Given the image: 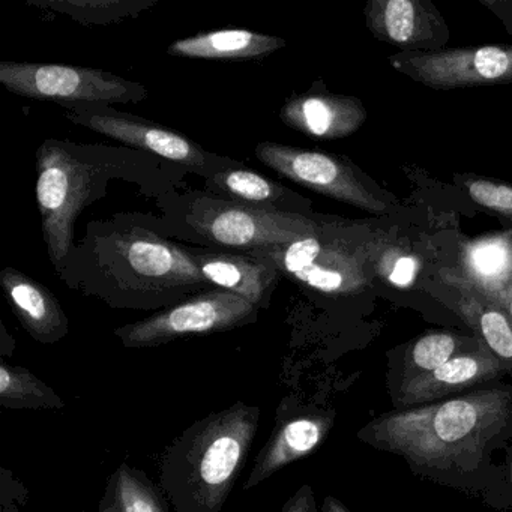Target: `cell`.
<instances>
[{"instance_id":"6da1fadb","label":"cell","mask_w":512,"mask_h":512,"mask_svg":"<svg viewBox=\"0 0 512 512\" xmlns=\"http://www.w3.org/2000/svg\"><path fill=\"white\" fill-rule=\"evenodd\" d=\"M505 389L472 392L440 404L389 413L365 428L364 440L419 467L448 470L475 460L511 415Z\"/></svg>"},{"instance_id":"7a4b0ae2","label":"cell","mask_w":512,"mask_h":512,"mask_svg":"<svg viewBox=\"0 0 512 512\" xmlns=\"http://www.w3.org/2000/svg\"><path fill=\"white\" fill-rule=\"evenodd\" d=\"M260 409L236 403L196 422L172 443L160 487L176 512H220L259 428Z\"/></svg>"},{"instance_id":"3957f363","label":"cell","mask_w":512,"mask_h":512,"mask_svg":"<svg viewBox=\"0 0 512 512\" xmlns=\"http://www.w3.org/2000/svg\"><path fill=\"white\" fill-rule=\"evenodd\" d=\"M0 83L19 97L67 104L137 103L148 97L140 83L95 68L0 62Z\"/></svg>"},{"instance_id":"277c9868","label":"cell","mask_w":512,"mask_h":512,"mask_svg":"<svg viewBox=\"0 0 512 512\" xmlns=\"http://www.w3.org/2000/svg\"><path fill=\"white\" fill-rule=\"evenodd\" d=\"M37 199L44 241L53 265L61 271L73 247L74 224L92 187L91 167L62 143L47 140L37 154Z\"/></svg>"},{"instance_id":"5b68a950","label":"cell","mask_w":512,"mask_h":512,"mask_svg":"<svg viewBox=\"0 0 512 512\" xmlns=\"http://www.w3.org/2000/svg\"><path fill=\"white\" fill-rule=\"evenodd\" d=\"M188 221L215 244L247 251L290 244L322 230L304 215L212 199L194 202Z\"/></svg>"},{"instance_id":"8992f818","label":"cell","mask_w":512,"mask_h":512,"mask_svg":"<svg viewBox=\"0 0 512 512\" xmlns=\"http://www.w3.org/2000/svg\"><path fill=\"white\" fill-rule=\"evenodd\" d=\"M257 160L289 181L304 185L338 202L371 214H386L388 200L346 158L305 151L281 143L263 142L256 148Z\"/></svg>"},{"instance_id":"52a82bcc","label":"cell","mask_w":512,"mask_h":512,"mask_svg":"<svg viewBox=\"0 0 512 512\" xmlns=\"http://www.w3.org/2000/svg\"><path fill=\"white\" fill-rule=\"evenodd\" d=\"M257 307L247 299L214 290L173 305L148 319L116 329L115 334L125 347L161 346L178 338L196 334L230 331L254 320Z\"/></svg>"},{"instance_id":"ba28073f","label":"cell","mask_w":512,"mask_h":512,"mask_svg":"<svg viewBox=\"0 0 512 512\" xmlns=\"http://www.w3.org/2000/svg\"><path fill=\"white\" fill-rule=\"evenodd\" d=\"M392 67L434 89L470 88L512 82V46L406 52Z\"/></svg>"},{"instance_id":"9c48e42d","label":"cell","mask_w":512,"mask_h":512,"mask_svg":"<svg viewBox=\"0 0 512 512\" xmlns=\"http://www.w3.org/2000/svg\"><path fill=\"white\" fill-rule=\"evenodd\" d=\"M64 107L68 119L95 133L118 140L124 145L160 155L166 160L184 164L190 169H202L205 166L206 158L202 149L184 134L136 116L110 112L104 106L67 104Z\"/></svg>"},{"instance_id":"30bf717a","label":"cell","mask_w":512,"mask_h":512,"mask_svg":"<svg viewBox=\"0 0 512 512\" xmlns=\"http://www.w3.org/2000/svg\"><path fill=\"white\" fill-rule=\"evenodd\" d=\"M503 371H505L503 362L496 358L488 347L481 344L472 352H463L454 356L451 361L430 373L404 380L400 389V401L404 406L431 403L437 398L457 394L478 383L496 379L503 374Z\"/></svg>"},{"instance_id":"8fae6325","label":"cell","mask_w":512,"mask_h":512,"mask_svg":"<svg viewBox=\"0 0 512 512\" xmlns=\"http://www.w3.org/2000/svg\"><path fill=\"white\" fill-rule=\"evenodd\" d=\"M368 28L379 40L412 50L434 47L446 41L440 35L445 23L425 2L415 0H376L365 10Z\"/></svg>"},{"instance_id":"7c38bea8","label":"cell","mask_w":512,"mask_h":512,"mask_svg":"<svg viewBox=\"0 0 512 512\" xmlns=\"http://www.w3.org/2000/svg\"><path fill=\"white\" fill-rule=\"evenodd\" d=\"M365 110L355 98L332 94H304L289 98L281 121L308 137L341 139L355 133L365 121Z\"/></svg>"},{"instance_id":"4fadbf2b","label":"cell","mask_w":512,"mask_h":512,"mask_svg":"<svg viewBox=\"0 0 512 512\" xmlns=\"http://www.w3.org/2000/svg\"><path fill=\"white\" fill-rule=\"evenodd\" d=\"M0 283L11 308L32 338L52 344L67 335V316L47 287L14 268L0 272Z\"/></svg>"},{"instance_id":"5bb4252c","label":"cell","mask_w":512,"mask_h":512,"mask_svg":"<svg viewBox=\"0 0 512 512\" xmlns=\"http://www.w3.org/2000/svg\"><path fill=\"white\" fill-rule=\"evenodd\" d=\"M331 425V418L325 415H298L281 419L280 424L275 425L271 439L257 455L256 464L245 481V490L257 487L287 464L316 451L331 430Z\"/></svg>"},{"instance_id":"9a60e30c","label":"cell","mask_w":512,"mask_h":512,"mask_svg":"<svg viewBox=\"0 0 512 512\" xmlns=\"http://www.w3.org/2000/svg\"><path fill=\"white\" fill-rule=\"evenodd\" d=\"M205 280L259 307L278 271L260 257L229 253L193 254Z\"/></svg>"},{"instance_id":"2e32d148","label":"cell","mask_w":512,"mask_h":512,"mask_svg":"<svg viewBox=\"0 0 512 512\" xmlns=\"http://www.w3.org/2000/svg\"><path fill=\"white\" fill-rule=\"evenodd\" d=\"M122 251L128 265L143 277L166 281L169 286L205 280L193 254L148 233H134L122 241Z\"/></svg>"},{"instance_id":"e0dca14e","label":"cell","mask_w":512,"mask_h":512,"mask_svg":"<svg viewBox=\"0 0 512 512\" xmlns=\"http://www.w3.org/2000/svg\"><path fill=\"white\" fill-rule=\"evenodd\" d=\"M286 41L245 29H224L176 41L169 55L208 61H244L271 55L283 49Z\"/></svg>"},{"instance_id":"ac0fdd59","label":"cell","mask_w":512,"mask_h":512,"mask_svg":"<svg viewBox=\"0 0 512 512\" xmlns=\"http://www.w3.org/2000/svg\"><path fill=\"white\" fill-rule=\"evenodd\" d=\"M467 274L482 289L491 293H502L512 284V235L485 236L467 245L463 254Z\"/></svg>"},{"instance_id":"d6986e66","label":"cell","mask_w":512,"mask_h":512,"mask_svg":"<svg viewBox=\"0 0 512 512\" xmlns=\"http://www.w3.org/2000/svg\"><path fill=\"white\" fill-rule=\"evenodd\" d=\"M106 499L115 512H169L166 500L148 476L128 464H122L107 485Z\"/></svg>"},{"instance_id":"ffe728a7","label":"cell","mask_w":512,"mask_h":512,"mask_svg":"<svg viewBox=\"0 0 512 512\" xmlns=\"http://www.w3.org/2000/svg\"><path fill=\"white\" fill-rule=\"evenodd\" d=\"M0 404L8 409H59L62 398L26 368L0 365Z\"/></svg>"},{"instance_id":"44dd1931","label":"cell","mask_w":512,"mask_h":512,"mask_svg":"<svg viewBox=\"0 0 512 512\" xmlns=\"http://www.w3.org/2000/svg\"><path fill=\"white\" fill-rule=\"evenodd\" d=\"M464 340L448 332H431L413 344L407 353L404 380L430 373L460 355Z\"/></svg>"},{"instance_id":"7402d4cb","label":"cell","mask_w":512,"mask_h":512,"mask_svg":"<svg viewBox=\"0 0 512 512\" xmlns=\"http://www.w3.org/2000/svg\"><path fill=\"white\" fill-rule=\"evenodd\" d=\"M212 182L224 193L244 202L277 205L290 193L283 185L248 170H227L215 175Z\"/></svg>"},{"instance_id":"603a6c76","label":"cell","mask_w":512,"mask_h":512,"mask_svg":"<svg viewBox=\"0 0 512 512\" xmlns=\"http://www.w3.org/2000/svg\"><path fill=\"white\" fill-rule=\"evenodd\" d=\"M41 7L52 8L58 13L70 14L76 19L86 22L106 23L122 16H130L134 11H142L148 7L146 2H119V0H97V2H77V0H56Z\"/></svg>"},{"instance_id":"cb8c5ba5","label":"cell","mask_w":512,"mask_h":512,"mask_svg":"<svg viewBox=\"0 0 512 512\" xmlns=\"http://www.w3.org/2000/svg\"><path fill=\"white\" fill-rule=\"evenodd\" d=\"M476 328L490 352L512 367V320L506 311L487 307L476 317Z\"/></svg>"},{"instance_id":"d4e9b609","label":"cell","mask_w":512,"mask_h":512,"mask_svg":"<svg viewBox=\"0 0 512 512\" xmlns=\"http://www.w3.org/2000/svg\"><path fill=\"white\" fill-rule=\"evenodd\" d=\"M461 184L476 205L512 221V185L482 178H463Z\"/></svg>"},{"instance_id":"484cf974","label":"cell","mask_w":512,"mask_h":512,"mask_svg":"<svg viewBox=\"0 0 512 512\" xmlns=\"http://www.w3.org/2000/svg\"><path fill=\"white\" fill-rule=\"evenodd\" d=\"M416 271H418V262L413 257L403 256L395 260L394 266L389 271L388 278L395 286L407 287L412 284Z\"/></svg>"},{"instance_id":"4316f807","label":"cell","mask_w":512,"mask_h":512,"mask_svg":"<svg viewBox=\"0 0 512 512\" xmlns=\"http://www.w3.org/2000/svg\"><path fill=\"white\" fill-rule=\"evenodd\" d=\"M281 512H317L313 488L304 485L284 505Z\"/></svg>"},{"instance_id":"83f0119b","label":"cell","mask_w":512,"mask_h":512,"mask_svg":"<svg viewBox=\"0 0 512 512\" xmlns=\"http://www.w3.org/2000/svg\"><path fill=\"white\" fill-rule=\"evenodd\" d=\"M320 512H349V509H347L340 500L328 496L325 502H323L322 511Z\"/></svg>"},{"instance_id":"f1b7e54d","label":"cell","mask_w":512,"mask_h":512,"mask_svg":"<svg viewBox=\"0 0 512 512\" xmlns=\"http://www.w3.org/2000/svg\"><path fill=\"white\" fill-rule=\"evenodd\" d=\"M500 304H502L503 311H506V313H508L509 319L512 320V284L508 287V290H506L502 301H500Z\"/></svg>"},{"instance_id":"f546056e","label":"cell","mask_w":512,"mask_h":512,"mask_svg":"<svg viewBox=\"0 0 512 512\" xmlns=\"http://www.w3.org/2000/svg\"><path fill=\"white\" fill-rule=\"evenodd\" d=\"M100 512H115L113 509L112 503L104 497L103 503H101Z\"/></svg>"},{"instance_id":"4dcf8cb0","label":"cell","mask_w":512,"mask_h":512,"mask_svg":"<svg viewBox=\"0 0 512 512\" xmlns=\"http://www.w3.org/2000/svg\"><path fill=\"white\" fill-rule=\"evenodd\" d=\"M511 484H512V464H511Z\"/></svg>"}]
</instances>
